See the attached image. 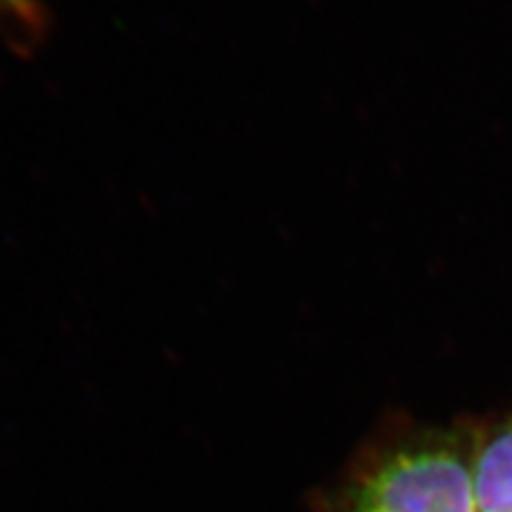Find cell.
Returning a JSON list of instances; mask_svg holds the SVG:
<instances>
[{"label": "cell", "mask_w": 512, "mask_h": 512, "mask_svg": "<svg viewBox=\"0 0 512 512\" xmlns=\"http://www.w3.org/2000/svg\"><path fill=\"white\" fill-rule=\"evenodd\" d=\"M477 512H512V418L472 432Z\"/></svg>", "instance_id": "7a4b0ae2"}, {"label": "cell", "mask_w": 512, "mask_h": 512, "mask_svg": "<svg viewBox=\"0 0 512 512\" xmlns=\"http://www.w3.org/2000/svg\"><path fill=\"white\" fill-rule=\"evenodd\" d=\"M0 5L19 12V15H29V10H31V0H0Z\"/></svg>", "instance_id": "3957f363"}, {"label": "cell", "mask_w": 512, "mask_h": 512, "mask_svg": "<svg viewBox=\"0 0 512 512\" xmlns=\"http://www.w3.org/2000/svg\"><path fill=\"white\" fill-rule=\"evenodd\" d=\"M339 512H477L472 434L418 430L363 467Z\"/></svg>", "instance_id": "6da1fadb"}]
</instances>
